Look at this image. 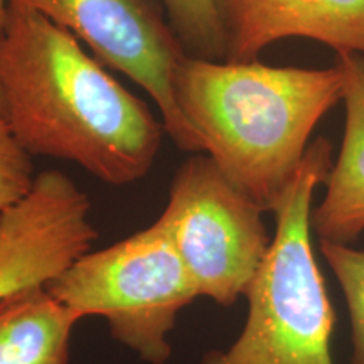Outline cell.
<instances>
[{
	"label": "cell",
	"instance_id": "cell-7",
	"mask_svg": "<svg viewBox=\"0 0 364 364\" xmlns=\"http://www.w3.org/2000/svg\"><path fill=\"white\" fill-rule=\"evenodd\" d=\"M97 238L88 196L61 171L36 174L29 193L0 213V302L46 287Z\"/></svg>",
	"mask_w": 364,
	"mask_h": 364
},
{
	"label": "cell",
	"instance_id": "cell-13",
	"mask_svg": "<svg viewBox=\"0 0 364 364\" xmlns=\"http://www.w3.org/2000/svg\"><path fill=\"white\" fill-rule=\"evenodd\" d=\"M29 154L6 122H0V213L29 193L36 179Z\"/></svg>",
	"mask_w": 364,
	"mask_h": 364
},
{
	"label": "cell",
	"instance_id": "cell-8",
	"mask_svg": "<svg viewBox=\"0 0 364 364\" xmlns=\"http://www.w3.org/2000/svg\"><path fill=\"white\" fill-rule=\"evenodd\" d=\"M225 61H255L277 41L304 38L364 56V0H220Z\"/></svg>",
	"mask_w": 364,
	"mask_h": 364
},
{
	"label": "cell",
	"instance_id": "cell-6",
	"mask_svg": "<svg viewBox=\"0 0 364 364\" xmlns=\"http://www.w3.org/2000/svg\"><path fill=\"white\" fill-rule=\"evenodd\" d=\"M33 9L90 46L102 65L124 73L157 105L166 134L186 152L203 154L174 93L189 56L159 0H7Z\"/></svg>",
	"mask_w": 364,
	"mask_h": 364
},
{
	"label": "cell",
	"instance_id": "cell-1",
	"mask_svg": "<svg viewBox=\"0 0 364 364\" xmlns=\"http://www.w3.org/2000/svg\"><path fill=\"white\" fill-rule=\"evenodd\" d=\"M6 124L29 156L78 164L127 186L152 169L162 120L81 48L65 27L7 2L0 29Z\"/></svg>",
	"mask_w": 364,
	"mask_h": 364
},
{
	"label": "cell",
	"instance_id": "cell-10",
	"mask_svg": "<svg viewBox=\"0 0 364 364\" xmlns=\"http://www.w3.org/2000/svg\"><path fill=\"white\" fill-rule=\"evenodd\" d=\"M83 317L46 287L0 302V364H68L73 329Z\"/></svg>",
	"mask_w": 364,
	"mask_h": 364
},
{
	"label": "cell",
	"instance_id": "cell-5",
	"mask_svg": "<svg viewBox=\"0 0 364 364\" xmlns=\"http://www.w3.org/2000/svg\"><path fill=\"white\" fill-rule=\"evenodd\" d=\"M257 206L209 156L189 157L159 216L199 297L231 307L245 297L272 238Z\"/></svg>",
	"mask_w": 364,
	"mask_h": 364
},
{
	"label": "cell",
	"instance_id": "cell-4",
	"mask_svg": "<svg viewBox=\"0 0 364 364\" xmlns=\"http://www.w3.org/2000/svg\"><path fill=\"white\" fill-rule=\"evenodd\" d=\"M46 289L83 318L103 317L112 338L147 364L169 363L177 316L199 299L157 220L110 247L90 250Z\"/></svg>",
	"mask_w": 364,
	"mask_h": 364
},
{
	"label": "cell",
	"instance_id": "cell-11",
	"mask_svg": "<svg viewBox=\"0 0 364 364\" xmlns=\"http://www.w3.org/2000/svg\"><path fill=\"white\" fill-rule=\"evenodd\" d=\"M189 56L225 61L220 0H159Z\"/></svg>",
	"mask_w": 364,
	"mask_h": 364
},
{
	"label": "cell",
	"instance_id": "cell-2",
	"mask_svg": "<svg viewBox=\"0 0 364 364\" xmlns=\"http://www.w3.org/2000/svg\"><path fill=\"white\" fill-rule=\"evenodd\" d=\"M177 107L203 152L263 211L306 156L322 117L344 98V73L186 56L174 78Z\"/></svg>",
	"mask_w": 364,
	"mask_h": 364
},
{
	"label": "cell",
	"instance_id": "cell-9",
	"mask_svg": "<svg viewBox=\"0 0 364 364\" xmlns=\"http://www.w3.org/2000/svg\"><path fill=\"white\" fill-rule=\"evenodd\" d=\"M336 63L344 73V136L311 225L318 241L353 245L364 233V59L343 53Z\"/></svg>",
	"mask_w": 364,
	"mask_h": 364
},
{
	"label": "cell",
	"instance_id": "cell-15",
	"mask_svg": "<svg viewBox=\"0 0 364 364\" xmlns=\"http://www.w3.org/2000/svg\"><path fill=\"white\" fill-rule=\"evenodd\" d=\"M0 122H6V103H4L2 93H0Z\"/></svg>",
	"mask_w": 364,
	"mask_h": 364
},
{
	"label": "cell",
	"instance_id": "cell-14",
	"mask_svg": "<svg viewBox=\"0 0 364 364\" xmlns=\"http://www.w3.org/2000/svg\"><path fill=\"white\" fill-rule=\"evenodd\" d=\"M6 12H7V0H0V29H2L4 19H6Z\"/></svg>",
	"mask_w": 364,
	"mask_h": 364
},
{
	"label": "cell",
	"instance_id": "cell-12",
	"mask_svg": "<svg viewBox=\"0 0 364 364\" xmlns=\"http://www.w3.org/2000/svg\"><path fill=\"white\" fill-rule=\"evenodd\" d=\"M322 257L343 290L351 321V364H364V250L318 241Z\"/></svg>",
	"mask_w": 364,
	"mask_h": 364
},
{
	"label": "cell",
	"instance_id": "cell-3",
	"mask_svg": "<svg viewBox=\"0 0 364 364\" xmlns=\"http://www.w3.org/2000/svg\"><path fill=\"white\" fill-rule=\"evenodd\" d=\"M332 144L317 136L272 209L275 233L245 299L248 316L230 348L199 364H334L336 314L311 240L312 198L332 169Z\"/></svg>",
	"mask_w": 364,
	"mask_h": 364
}]
</instances>
